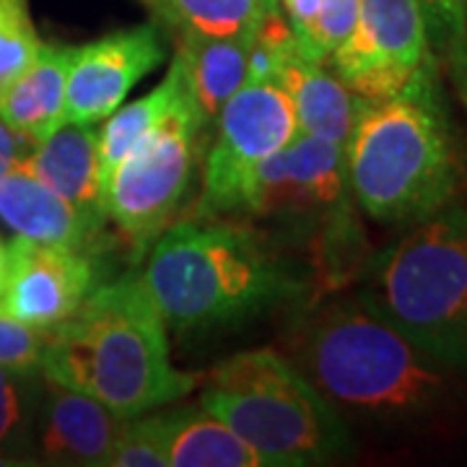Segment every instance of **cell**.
Listing matches in <instances>:
<instances>
[{
  "label": "cell",
  "mask_w": 467,
  "mask_h": 467,
  "mask_svg": "<svg viewBox=\"0 0 467 467\" xmlns=\"http://www.w3.org/2000/svg\"><path fill=\"white\" fill-rule=\"evenodd\" d=\"M288 343V358L346 420L416 429L467 398V374L418 348L361 294L304 315Z\"/></svg>",
  "instance_id": "1"
},
{
  "label": "cell",
  "mask_w": 467,
  "mask_h": 467,
  "mask_svg": "<svg viewBox=\"0 0 467 467\" xmlns=\"http://www.w3.org/2000/svg\"><path fill=\"white\" fill-rule=\"evenodd\" d=\"M167 330L140 275L128 273L97 285L70 317L45 330L39 371L117 416H143L182 400L202 382L171 364Z\"/></svg>",
  "instance_id": "2"
},
{
  "label": "cell",
  "mask_w": 467,
  "mask_h": 467,
  "mask_svg": "<svg viewBox=\"0 0 467 467\" xmlns=\"http://www.w3.org/2000/svg\"><path fill=\"white\" fill-rule=\"evenodd\" d=\"M350 195L382 223H416L450 205L462 180L460 149L429 67L387 99H358L346 140Z\"/></svg>",
  "instance_id": "3"
},
{
  "label": "cell",
  "mask_w": 467,
  "mask_h": 467,
  "mask_svg": "<svg viewBox=\"0 0 467 467\" xmlns=\"http://www.w3.org/2000/svg\"><path fill=\"white\" fill-rule=\"evenodd\" d=\"M140 281L174 330L239 322L301 288L254 232L221 216L171 223L153 242Z\"/></svg>",
  "instance_id": "4"
},
{
  "label": "cell",
  "mask_w": 467,
  "mask_h": 467,
  "mask_svg": "<svg viewBox=\"0 0 467 467\" xmlns=\"http://www.w3.org/2000/svg\"><path fill=\"white\" fill-rule=\"evenodd\" d=\"M201 408L250 444L265 467L327 465L353 450L348 420L273 348L234 353L218 364L202 387Z\"/></svg>",
  "instance_id": "5"
},
{
  "label": "cell",
  "mask_w": 467,
  "mask_h": 467,
  "mask_svg": "<svg viewBox=\"0 0 467 467\" xmlns=\"http://www.w3.org/2000/svg\"><path fill=\"white\" fill-rule=\"evenodd\" d=\"M418 348L467 374V208L444 205L371 257L358 291Z\"/></svg>",
  "instance_id": "6"
},
{
  "label": "cell",
  "mask_w": 467,
  "mask_h": 467,
  "mask_svg": "<svg viewBox=\"0 0 467 467\" xmlns=\"http://www.w3.org/2000/svg\"><path fill=\"white\" fill-rule=\"evenodd\" d=\"M208 122L187 91L177 109L122 156L104 184L107 218L133 250V260L146 257L187 198Z\"/></svg>",
  "instance_id": "7"
},
{
  "label": "cell",
  "mask_w": 467,
  "mask_h": 467,
  "mask_svg": "<svg viewBox=\"0 0 467 467\" xmlns=\"http://www.w3.org/2000/svg\"><path fill=\"white\" fill-rule=\"evenodd\" d=\"M216 119V135L202 161L195 216L242 213L254 171L299 133L291 99L275 81H244Z\"/></svg>",
  "instance_id": "8"
},
{
  "label": "cell",
  "mask_w": 467,
  "mask_h": 467,
  "mask_svg": "<svg viewBox=\"0 0 467 467\" xmlns=\"http://www.w3.org/2000/svg\"><path fill=\"white\" fill-rule=\"evenodd\" d=\"M429 47L420 0H361L353 29L327 63L353 97L387 99L434 67Z\"/></svg>",
  "instance_id": "9"
},
{
  "label": "cell",
  "mask_w": 467,
  "mask_h": 467,
  "mask_svg": "<svg viewBox=\"0 0 467 467\" xmlns=\"http://www.w3.org/2000/svg\"><path fill=\"white\" fill-rule=\"evenodd\" d=\"M350 184L346 150L317 135L296 133L254 171L242 213L288 221H325L348 229Z\"/></svg>",
  "instance_id": "10"
},
{
  "label": "cell",
  "mask_w": 467,
  "mask_h": 467,
  "mask_svg": "<svg viewBox=\"0 0 467 467\" xmlns=\"http://www.w3.org/2000/svg\"><path fill=\"white\" fill-rule=\"evenodd\" d=\"M8 252L11 270L0 294V312L34 330L60 325L97 288L99 267L91 252L42 244L26 236H14Z\"/></svg>",
  "instance_id": "11"
},
{
  "label": "cell",
  "mask_w": 467,
  "mask_h": 467,
  "mask_svg": "<svg viewBox=\"0 0 467 467\" xmlns=\"http://www.w3.org/2000/svg\"><path fill=\"white\" fill-rule=\"evenodd\" d=\"M167 50L153 24L104 34L73 47L67 70L66 119L99 125L122 107L135 86L164 63Z\"/></svg>",
  "instance_id": "12"
},
{
  "label": "cell",
  "mask_w": 467,
  "mask_h": 467,
  "mask_svg": "<svg viewBox=\"0 0 467 467\" xmlns=\"http://www.w3.org/2000/svg\"><path fill=\"white\" fill-rule=\"evenodd\" d=\"M122 423L125 418L97 398L45 379L34 431V457L45 465L104 467Z\"/></svg>",
  "instance_id": "13"
},
{
  "label": "cell",
  "mask_w": 467,
  "mask_h": 467,
  "mask_svg": "<svg viewBox=\"0 0 467 467\" xmlns=\"http://www.w3.org/2000/svg\"><path fill=\"white\" fill-rule=\"evenodd\" d=\"M24 167L52 187L81 216L94 234L109 221L104 211L99 177V128L86 122H66L34 146Z\"/></svg>",
  "instance_id": "14"
},
{
  "label": "cell",
  "mask_w": 467,
  "mask_h": 467,
  "mask_svg": "<svg viewBox=\"0 0 467 467\" xmlns=\"http://www.w3.org/2000/svg\"><path fill=\"white\" fill-rule=\"evenodd\" d=\"M0 221L16 234L42 244L97 254L99 234L86 226L81 216L52 187L34 177L29 169L16 167L0 180Z\"/></svg>",
  "instance_id": "15"
},
{
  "label": "cell",
  "mask_w": 467,
  "mask_h": 467,
  "mask_svg": "<svg viewBox=\"0 0 467 467\" xmlns=\"http://www.w3.org/2000/svg\"><path fill=\"white\" fill-rule=\"evenodd\" d=\"M70 57L73 47L42 42L32 66L0 97V117L32 146H39L67 122L66 91Z\"/></svg>",
  "instance_id": "16"
},
{
  "label": "cell",
  "mask_w": 467,
  "mask_h": 467,
  "mask_svg": "<svg viewBox=\"0 0 467 467\" xmlns=\"http://www.w3.org/2000/svg\"><path fill=\"white\" fill-rule=\"evenodd\" d=\"M254 29L229 36L198 32L174 34V60L182 67L192 99L198 101L208 119H216L221 107L244 84Z\"/></svg>",
  "instance_id": "17"
},
{
  "label": "cell",
  "mask_w": 467,
  "mask_h": 467,
  "mask_svg": "<svg viewBox=\"0 0 467 467\" xmlns=\"http://www.w3.org/2000/svg\"><path fill=\"white\" fill-rule=\"evenodd\" d=\"M169 467H265L260 454L202 408L161 410Z\"/></svg>",
  "instance_id": "18"
},
{
  "label": "cell",
  "mask_w": 467,
  "mask_h": 467,
  "mask_svg": "<svg viewBox=\"0 0 467 467\" xmlns=\"http://www.w3.org/2000/svg\"><path fill=\"white\" fill-rule=\"evenodd\" d=\"M190 91V86L184 81L182 67L177 60H171L164 81L156 86L150 94L143 99L117 107L112 115L104 119L99 128V177H101V195H104V184L109 180V174L122 161V156L133 149L135 143L150 133L159 122H164L177 104L184 99V94Z\"/></svg>",
  "instance_id": "19"
},
{
  "label": "cell",
  "mask_w": 467,
  "mask_h": 467,
  "mask_svg": "<svg viewBox=\"0 0 467 467\" xmlns=\"http://www.w3.org/2000/svg\"><path fill=\"white\" fill-rule=\"evenodd\" d=\"M169 32L229 36L254 29L273 3L267 0H143Z\"/></svg>",
  "instance_id": "20"
},
{
  "label": "cell",
  "mask_w": 467,
  "mask_h": 467,
  "mask_svg": "<svg viewBox=\"0 0 467 467\" xmlns=\"http://www.w3.org/2000/svg\"><path fill=\"white\" fill-rule=\"evenodd\" d=\"M42 387L45 377L39 368L0 367V450L34 460Z\"/></svg>",
  "instance_id": "21"
},
{
  "label": "cell",
  "mask_w": 467,
  "mask_h": 467,
  "mask_svg": "<svg viewBox=\"0 0 467 467\" xmlns=\"http://www.w3.org/2000/svg\"><path fill=\"white\" fill-rule=\"evenodd\" d=\"M39 47L29 0H0V97L32 66Z\"/></svg>",
  "instance_id": "22"
},
{
  "label": "cell",
  "mask_w": 467,
  "mask_h": 467,
  "mask_svg": "<svg viewBox=\"0 0 467 467\" xmlns=\"http://www.w3.org/2000/svg\"><path fill=\"white\" fill-rule=\"evenodd\" d=\"M104 467H169L161 413L125 418Z\"/></svg>",
  "instance_id": "23"
},
{
  "label": "cell",
  "mask_w": 467,
  "mask_h": 467,
  "mask_svg": "<svg viewBox=\"0 0 467 467\" xmlns=\"http://www.w3.org/2000/svg\"><path fill=\"white\" fill-rule=\"evenodd\" d=\"M358 5L361 0H319V14L312 29V39L306 45L304 57L327 63L346 36L353 29L356 18H358Z\"/></svg>",
  "instance_id": "24"
},
{
  "label": "cell",
  "mask_w": 467,
  "mask_h": 467,
  "mask_svg": "<svg viewBox=\"0 0 467 467\" xmlns=\"http://www.w3.org/2000/svg\"><path fill=\"white\" fill-rule=\"evenodd\" d=\"M45 350V330H34L29 325L0 312V367L39 368Z\"/></svg>",
  "instance_id": "25"
},
{
  "label": "cell",
  "mask_w": 467,
  "mask_h": 467,
  "mask_svg": "<svg viewBox=\"0 0 467 467\" xmlns=\"http://www.w3.org/2000/svg\"><path fill=\"white\" fill-rule=\"evenodd\" d=\"M32 143L24 140L16 130H11L5 125V119L0 117V180L5 174H11L16 167H21L26 161V156L32 153Z\"/></svg>",
  "instance_id": "26"
},
{
  "label": "cell",
  "mask_w": 467,
  "mask_h": 467,
  "mask_svg": "<svg viewBox=\"0 0 467 467\" xmlns=\"http://www.w3.org/2000/svg\"><path fill=\"white\" fill-rule=\"evenodd\" d=\"M450 73L454 91L467 109V29L460 34V39L450 47Z\"/></svg>",
  "instance_id": "27"
},
{
  "label": "cell",
  "mask_w": 467,
  "mask_h": 467,
  "mask_svg": "<svg viewBox=\"0 0 467 467\" xmlns=\"http://www.w3.org/2000/svg\"><path fill=\"white\" fill-rule=\"evenodd\" d=\"M8 270H11V252H8V242L0 239V294L8 281Z\"/></svg>",
  "instance_id": "28"
},
{
  "label": "cell",
  "mask_w": 467,
  "mask_h": 467,
  "mask_svg": "<svg viewBox=\"0 0 467 467\" xmlns=\"http://www.w3.org/2000/svg\"><path fill=\"white\" fill-rule=\"evenodd\" d=\"M24 465H36V460L18 457V454H11V451L0 450V467H24Z\"/></svg>",
  "instance_id": "29"
},
{
  "label": "cell",
  "mask_w": 467,
  "mask_h": 467,
  "mask_svg": "<svg viewBox=\"0 0 467 467\" xmlns=\"http://www.w3.org/2000/svg\"><path fill=\"white\" fill-rule=\"evenodd\" d=\"M267 3H273V5H278V3H275V0H267Z\"/></svg>",
  "instance_id": "30"
},
{
  "label": "cell",
  "mask_w": 467,
  "mask_h": 467,
  "mask_svg": "<svg viewBox=\"0 0 467 467\" xmlns=\"http://www.w3.org/2000/svg\"><path fill=\"white\" fill-rule=\"evenodd\" d=\"M465 5H467V0H465Z\"/></svg>",
  "instance_id": "31"
}]
</instances>
